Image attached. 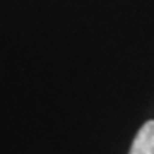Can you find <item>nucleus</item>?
Wrapping results in <instances>:
<instances>
[{"label":"nucleus","mask_w":154,"mask_h":154,"mask_svg":"<svg viewBox=\"0 0 154 154\" xmlns=\"http://www.w3.org/2000/svg\"><path fill=\"white\" fill-rule=\"evenodd\" d=\"M128 154H154V120L146 122L140 127Z\"/></svg>","instance_id":"f257e3e1"}]
</instances>
